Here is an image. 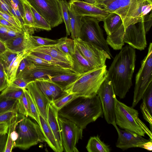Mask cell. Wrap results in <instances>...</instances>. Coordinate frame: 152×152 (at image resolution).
<instances>
[{
    "label": "cell",
    "mask_w": 152,
    "mask_h": 152,
    "mask_svg": "<svg viewBox=\"0 0 152 152\" xmlns=\"http://www.w3.org/2000/svg\"><path fill=\"white\" fill-rule=\"evenodd\" d=\"M136 60L135 49L126 45L116 55L107 70V77L113 85L115 95L120 99L125 97L132 86Z\"/></svg>",
    "instance_id": "obj_1"
},
{
    "label": "cell",
    "mask_w": 152,
    "mask_h": 152,
    "mask_svg": "<svg viewBox=\"0 0 152 152\" xmlns=\"http://www.w3.org/2000/svg\"><path fill=\"white\" fill-rule=\"evenodd\" d=\"M58 116L66 118L83 130L91 123L103 117L101 102L97 95L79 96L58 110Z\"/></svg>",
    "instance_id": "obj_2"
},
{
    "label": "cell",
    "mask_w": 152,
    "mask_h": 152,
    "mask_svg": "<svg viewBox=\"0 0 152 152\" xmlns=\"http://www.w3.org/2000/svg\"><path fill=\"white\" fill-rule=\"evenodd\" d=\"M106 65L83 73L65 91L79 96H92L97 95L101 85L107 77Z\"/></svg>",
    "instance_id": "obj_3"
},
{
    "label": "cell",
    "mask_w": 152,
    "mask_h": 152,
    "mask_svg": "<svg viewBox=\"0 0 152 152\" xmlns=\"http://www.w3.org/2000/svg\"><path fill=\"white\" fill-rule=\"evenodd\" d=\"M115 110L116 125L122 129L142 137H144L146 134L152 140L151 132L139 118L137 110L127 106L117 98Z\"/></svg>",
    "instance_id": "obj_4"
},
{
    "label": "cell",
    "mask_w": 152,
    "mask_h": 152,
    "mask_svg": "<svg viewBox=\"0 0 152 152\" xmlns=\"http://www.w3.org/2000/svg\"><path fill=\"white\" fill-rule=\"evenodd\" d=\"M16 130L18 137L15 142V147L26 150L45 141L39 124L28 117L19 114Z\"/></svg>",
    "instance_id": "obj_5"
},
{
    "label": "cell",
    "mask_w": 152,
    "mask_h": 152,
    "mask_svg": "<svg viewBox=\"0 0 152 152\" xmlns=\"http://www.w3.org/2000/svg\"><path fill=\"white\" fill-rule=\"evenodd\" d=\"M145 0H97L94 5L121 18L125 29L129 26L138 8Z\"/></svg>",
    "instance_id": "obj_6"
},
{
    "label": "cell",
    "mask_w": 152,
    "mask_h": 152,
    "mask_svg": "<svg viewBox=\"0 0 152 152\" xmlns=\"http://www.w3.org/2000/svg\"><path fill=\"white\" fill-rule=\"evenodd\" d=\"M147 55L141 62V66L135 77L132 104L134 107L142 99L145 90L152 82V43H150Z\"/></svg>",
    "instance_id": "obj_7"
},
{
    "label": "cell",
    "mask_w": 152,
    "mask_h": 152,
    "mask_svg": "<svg viewBox=\"0 0 152 152\" xmlns=\"http://www.w3.org/2000/svg\"><path fill=\"white\" fill-rule=\"evenodd\" d=\"M82 20L83 25L79 38L101 47L113 57L102 30L99 25L100 21L96 18L88 16H83Z\"/></svg>",
    "instance_id": "obj_8"
},
{
    "label": "cell",
    "mask_w": 152,
    "mask_h": 152,
    "mask_svg": "<svg viewBox=\"0 0 152 152\" xmlns=\"http://www.w3.org/2000/svg\"><path fill=\"white\" fill-rule=\"evenodd\" d=\"M25 0L45 19L51 28L63 22L59 0Z\"/></svg>",
    "instance_id": "obj_9"
},
{
    "label": "cell",
    "mask_w": 152,
    "mask_h": 152,
    "mask_svg": "<svg viewBox=\"0 0 152 152\" xmlns=\"http://www.w3.org/2000/svg\"><path fill=\"white\" fill-rule=\"evenodd\" d=\"M62 145L66 152H78L76 145L83 137V129L70 120L58 116Z\"/></svg>",
    "instance_id": "obj_10"
},
{
    "label": "cell",
    "mask_w": 152,
    "mask_h": 152,
    "mask_svg": "<svg viewBox=\"0 0 152 152\" xmlns=\"http://www.w3.org/2000/svg\"><path fill=\"white\" fill-rule=\"evenodd\" d=\"M97 95L99 98L104 119L108 124L115 123V107L116 98L113 85L107 77L100 87Z\"/></svg>",
    "instance_id": "obj_11"
},
{
    "label": "cell",
    "mask_w": 152,
    "mask_h": 152,
    "mask_svg": "<svg viewBox=\"0 0 152 152\" xmlns=\"http://www.w3.org/2000/svg\"><path fill=\"white\" fill-rule=\"evenodd\" d=\"M74 72H75L71 69L42 66L33 63L16 78H21L28 83L39 80L50 79L52 77L62 74Z\"/></svg>",
    "instance_id": "obj_12"
},
{
    "label": "cell",
    "mask_w": 152,
    "mask_h": 152,
    "mask_svg": "<svg viewBox=\"0 0 152 152\" xmlns=\"http://www.w3.org/2000/svg\"><path fill=\"white\" fill-rule=\"evenodd\" d=\"M77 49L94 68L105 65L107 59L111 57L101 47L93 43L84 41L80 38L74 39Z\"/></svg>",
    "instance_id": "obj_13"
},
{
    "label": "cell",
    "mask_w": 152,
    "mask_h": 152,
    "mask_svg": "<svg viewBox=\"0 0 152 152\" xmlns=\"http://www.w3.org/2000/svg\"><path fill=\"white\" fill-rule=\"evenodd\" d=\"M118 134L117 147L122 150L139 147L149 151L152 149V140L145 139L137 134L119 128L116 124L113 125Z\"/></svg>",
    "instance_id": "obj_14"
},
{
    "label": "cell",
    "mask_w": 152,
    "mask_h": 152,
    "mask_svg": "<svg viewBox=\"0 0 152 152\" xmlns=\"http://www.w3.org/2000/svg\"><path fill=\"white\" fill-rule=\"evenodd\" d=\"M144 18L138 24H131L125 29L124 43L135 49L140 50H144L147 45Z\"/></svg>",
    "instance_id": "obj_15"
},
{
    "label": "cell",
    "mask_w": 152,
    "mask_h": 152,
    "mask_svg": "<svg viewBox=\"0 0 152 152\" xmlns=\"http://www.w3.org/2000/svg\"><path fill=\"white\" fill-rule=\"evenodd\" d=\"M68 5L69 8L75 15L94 18L100 21H103L110 13L94 5L80 0H70Z\"/></svg>",
    "instance_id": "obj_16"
},
{
    "label": "cell",
    "mask_w": 152,
    "mask_h": 152,
    "mask_svg": "<svg viewBox=\"0 0 152 152\" xmlns=\"http://www.w3.org/2000/svg\"><path fill=\"white\" fill-rule=\"evenodd\" d=\"M26 89L31 95L39 115L48 122V110L50 102L39 88L35 81L29 83Z\"/></svg>",
    "instance_id": "obj_17"
},
{
    "label": "cell",
    "mask_w": 152,
    "mask_h": 152,
    "mask_svg": "<svg viewBox=\"0 0 152 152\" xmlns=\"http://www.w3.org/2000/svg\"><path fill=\"white\" fill-rule=\"evenodd\" d=\"M29 34L25 32L21 35L5 42L4 43L7 50L18 54L22 52L28 53L33 49L29 37Z\"/></svg>",
    "instance_id": "obj_18"
},
{
    "label": "cell",
    "mask_w": 152,
    "mask_h": 152,
    "mask_svg": "<svg viewBox=\"0 0 152 152\" xmlns=\"http://www.w3.org/2000/svg\"><path fill=\"white\" fill-rule=\"evenodd\" d=\"M31 52H36L46 54L72 66L73 61L71 57L63 53L56 44L50 45L43 46L34 48Z\"/></svg>",
    "instance_id": "obj_19"
},
{
    "label": "cell",
    "mask_w": 152,
    "mask_h": 152,
    "mask_svg": "<svg viewBox=\"0 0 152 152\" xmlns=\"http://www.w3.org/2000/svg\"><path fill=\"white\" fill-rule=\"evenodd\" d=\"M58 110L52 102H50L48 110V123L53 132L55 138L60 145L63 147L58 121Z\"/></svg>",
    "instance_id": "obj_20"
},
{
    "label": "cell",
    "mask_w": 152,
    "mask_h": 152,
    "mask_svg": "<svg viewBox=\"0 0 152 152\" xmlns=\"http://www.w3.org/2000/svg\"><path fill=\"white\" fill-rule=\"evenodd\" d=\"M39 116L41 124L40 127L44 137L45 141L54 151H63V148L57 142L48 122L41 115H39Z\"/></svg>",
    "instance_id": "obj_21"
},
{
    "label": "cell",
    "mask_w": 152,
    "mask_h": 152,
    "mask_svg": "<svg viewBox=\"0 0 152 152\" xmlns=\"http://www.w3.org/2000/svg\"><path fill=\"white\" fill-rule=\"evenodd\" d=\"M71 56L73 61L72 69L75 72L83 74L94 68L82 54L75 44L74 52Z\"/></svg>",
    "instance_id": "obj_22"
},
{
    "label": "cell",
    "mask_w": 152,
    "mask_h": 152,
    "mask_svg": "<svg viewBox=\"0 0 152 152\" xmlns=\"http://www.w3.org/2000/svg\"><path fill=\"white\" fill-rule=\"evenodd\" d=\"M104 28L107 36L116 31L123 24L121 18L116 13H110L103 20Z\"/></svg>",
    "instance_id": "obj_23"
},
{
    "label": "cell",
    "mask_w": 152,
    "mask_h": 152,
    "mask_svg": "<svg viewBox=\"0 0 152 152\" xmlns=\"http://www.w3.org/2000/svg\"><path fill=\"white\" fill-rule=\"evenodd\" d=\"M125 29L122 24L119 28L111 35L107 36L106 42L114 50H121L124 45Z\"/></svg>",
    "instance_id": "obj_24"
},
{
    "label": "cell",
    "mask_w": 152,
    "mask_h": 152,
    "mask_svg": "<svg viewBox=\"0 0 152 152\" xmlns=\"http://www.w3.org/2000/svg\"><path fill=\"white\" fill-rule=\"evenodd\" d=\"M82 74L75 72L62 74L52 77L50 80L65 91L68 87L75 82Z\"/></svg>",
    "instance_id": "obj_25"
},
{
    "label": "cell",
    "mask_w": 152,
    "mask_h": 152,
    "mask_svg": "<svg viewBox=\"0 0 152 152\" xmlns=\"http://www.w3.org/2000/svg\"><path fill=\"white\" fill-rule=\"evenodd\" d=\"M18 115L12 119L9 125L7 137L4 152H11L14 147L15 142L18 137V134L16 130Z\"/></svg>",
    "instance_id": "obj_26"
},
{
    "label": "cell",
    "mask_w": 152,
    "mask_h": 152,
    "mask_svg": "<svg viewBox=\"0 0 152 152\" xmlns=\"http://www.w3.org/2000/svg\"><path fill=\"white\" fill-rule=\"evenodd\" d=\"M86 148L88 152H110L111 150L109 146L101 141L98 135L90 137Z\"/></svg>",
    "instance_id": "obj_27"
},
{
    "label": "cell",
    "mask_w": 152,
    "mask_h": 152,
    "mask_svg": "<svg viewBox=\"0 0 152 152\" xmlns=\"http://www.w3.org/2000/svg\"><path fill=\"white\" fill-rule=\"evenodd\" d=\"M69 8V7H68ZM71 37L72 39L79 37L83 25V16L75 15L69 8Z\"/></svg>",
    "instance_id": "obj_28"
},
{
    "label": "cell",
    "mask_w": 152,
    "mask_h": 152,
    "mask_svg": "<svg viewBox=\"0 0 152 152\" xmlns=\"http://www.w3.org/2000/svg\"><path fill=\"white\" fill-rule=\"evenodd\" d=\"M28 53L22 52L18 54L13 59L8 66L6 72V75L9 85L15 78L20 63L27 55Z\"/></svg>",
    "instance_id": "obj_29"
},
{
    "label": "cell",
    "mask_w": 152,
    "mask_h": 152,
    "mask_svg": "<svg viewBox=\"0 0 152 152\" xmlns=\"http://www.w3.org/2000/svg\"><path fill=\"white\" fill-rule=\"evenodd\" d=\"M56 45L64 53L70 57L75 51V44L74 39L67 37H62L57 40Z\"/></svg>",
    "instance_id": "obj_30"
},
{
    "label": "cell",
    "mask_w": 152,
    "mask_h": 152,
    "mask_svg": "<svg viewBox=\"0 0 152 152\" xmlns=\"http://www.w3.org/2000/svg\"><path fill=\"white\" fill-rule=\"evenodd\" d=\"M23 93V89L10 85L1 91L0 99H14L20 100Z\"/></svg>",
    "instance_id": "obj_31"
},
{
    "label": "cell",
    "mask_w": 152,
    "mask_h": 152,
    "mask_svg": "<svg viewBox=\"0 0 152 152\" xmlns=\"http://www.w3.org/2000/svg\"><path fill=\"white\" fill-rule=\"evenodd\" d=\"M61 13L62 18L64 23L67 36L70 35L71 32L68 2L66 0H59Z\"/></svg>",
    "instance_id": "obj_32"
},
{
    "label": "cell",
    "mask_w": 152,
    "mask_h": 152,
    "mask_svg": "<svg viewBox=\"0 0 152 152\" xmlns=\"http://www.w3.org/2000/svg\"><path fill=\"white\" fill-rule=\"evenodd\" d=\"M29 5L34 16L35 23L34 28L41 29L48 31L51 30L52 28L45 19L31 6Z\"/></svg>",
    "instance_id": "obj_33"
},
{
    "label": "cell",
    "mask_w": 152,
    "mask_h": 152,
    "mask_svg": "<svg viewBox=\"0 0 152 152\" xmlns=\"http://www.w3.org/2000/svg\"><path fill=\"white\" fill-rule=\"evenodd\" d=\"M29 37L33 49L43 46L54 45L56 44L58 42L57 40H53L38 36H34L30 34L29 35Z\"/></svg>",
    "instance_id": "obj_34"
},
{
    "label": "cell",
    "mask_w": 152,
    "mask_h": 152,
    "mask_svg": "<svg viewBox=\"0 0 152 152\" xmlns=\"http://www.w3.org/2000/svg\"><path fill=\"white\" fill-rule=\"evenodd\" d=\"M23 89V93L21 99L18 100L17 108L18 113L28 117L31 118L28 101Z\"/></svg>",
    "instance_id": "obj_35"
},
{
    "label": "cell",
    "mask_w": 152,
    "mask_h": 152,
    "mask_svg": "<svg viewBox=\"0 0 152 152\" xmlns=\"http://www.w3.org/2000/svg\"><path fill=\"white\" fill-rule=\"evenodd\" d=\"M29 53L45 59L50 62L55 64L61 68L72 69V66L71 65L60 61L48 55L36 52H31Z\"/></svg>",
    "instance_id": "obj_36"
},
{
    "label": "cell",
    "mask_w": 152,
    "mask_h": 152,
    "mask_svg": "<svg viewBox=\"0 0 152 152\" xmlns=\"http://www.w3.org/2000/svg\"><path fill=\"white\" fill-rule=\"evenodd\" d=\"M24 15L23 20L25 26L28 28L32 29L34 26V21L33 13L28 2L23 0Z\"/></svg>",
    "instance_id": "obj_37"
},
{
    "label": "cell",
    "mask_w": 152,
    "mask_h": 152,
    "mask_svg": "<svg viewBox=\"0 0 152 152\" xmlns=\"http://www.w3.org/2000/svg\"><path fill=\"white\" fill-rule=\"evenodd\" d=\"M44 80L49 89L53 93L54 97V101L68 94L60 86L52 82L50 79Z\"/></svg>",
    "instance_id": "obj_38"
},
{
    "label": "cell",
    "mask_w": 152,
    "mask_h": 152,
    "mask_svg": "<svg viewBox=\"0 0 152 152\" xmlns=\"http://www.w3.org/2000/svg\"><path fill=\"white\" fill-rule=\"evenodd\" d=\"M28 99L31 118L34 119L41 126L39 114L32 97L29 91L26 88L24 89Z\"/></svg>",
    "instance_id": "obj_39"
},
{
    "label": "cell",
    "mask_w": 152,
    "mask_h": 152,
    "mask_svg": "<svg viewBox=\"0 0 152 152\" xmlns=\"http://www.w3.org/2000/svg\"><path fill=\"white\" fill-rule=\"evenodd\" d=\"M18 54L7 50L0 56V63L3 66L6 72L11 63Z\"/></svg>",
    "instance_id": "obj_40"
},
{
    "label": "cell",
    "mask_w": 152,
    "mask_h": 152,
    "mask_svg": "<svg viewBox=\"0 0 152 152\" xmlns=\"http://www.w3.org/2000/svg\"><path fill=\"white\" fill-rule=\"evenodd\" d=\"M18 100L14 99H0V114L14 109L17 106Z\"/></svg>",
    "instance_id": "obj_41"
},
{
    "label": "cell",
    "mask_w": 152,
    "mask_h": 152,
    "mask_svg": "<svg viewBox=\"0 0 152 152\" xmlns=\"http://www.w3.org/2000/svg\"><path fill=\"white\" fill-rule=\"evenodd\" d=\"M26 57L34 64L37 65L48 67L61 68L55 64L34 55L30 53H27Z\"/></svg>",
    "instance_id": "obj_42"
},
{
    "label": "cell",
    "mask_w": 152,
    "mask_h": 152,
    "mask_svg": "<svg viewBox=\"0 0 152 152\" xmlns=\"http://www.w3.org/2000/svg\"><path fill=\"white\" fill-rule=\"evenodd\" d=\"M142 102L144 104L149 112L152 114V82L145 91L142 98Z\"/></svg>",
    "instance_id": "obj_43"
},
{
    "label": "cell",
    "mask_w": 152,
    "mask_h": 152,
    "mask_svg": "<svg viewBox=\"0 0 152 152\" xmlns=\"http://www.w3.org/2000/svg\"><path fill=\"white\" fill-rule=\"evenodd\" d=\"M35 82L39 88L50 102H54L55 101L54 96L47 86L45 81L44 80H39Z\"/></svg>",
    "instance_id": "obj_44"
},
{
    "label": "cell",
    "mask_w": 152,
    "mask_h": 152,
    "mask_svg": "<svg viewBox=\"0 0 152 152\" xmlns=\"http://www.w3.org/2000/svg\"><path fill=\"white\" fill-rule=\"evenodd\" d=\"M18 115L17 106L14 109L0 114V124L9 125L12 119Z\"/></svg>",
    "instance_id": "obj_45"
},
{
    "label": "cell",
    "mask_w": 152,
    "mask_h": 152,
    "mask_svg": "<svg viewBox=\"0 0 152 152\" xmlns=\"http://www.w3.org/2000/svg\"><path fill=\"white\" fill-rule=\"evenodd\" d=\"M79 96L74 94L68 93L52 103L58 110L69 102Z\"/></svg>",
    "instance_id": "obj_46"
},
{
    "label": "cell",
    "mask_w": 152,
    "mask_h": 152,
    "mask_svg": "<svg viewBox=\"0 0 152 152\" xmlns=\"http://www.w3.org/2000/svg\"><path fill=\"white\" fill-rule=\"evenodd\" d=\"M9 85L6 72L3 66L0 63V92Z\"/></svg>",
    "instance_id": "obj_47"
},
{
    "label": "cell",
    "mask_w": 152,
    "mask_h": 152,
    "mask_svg": "<svg viewBox=\"0 0 152 152\" xmlns=\"http://www.w3.org/2000/svg\"><path fill=\"white\" fill-rule=\"evenodd\" d=\"M140 108L144 119L149 124L151 131V132L152 128V114L149 112L143 102H142L140 106Z\"/></svg>",
    "instance_id": "obj_48"
},
{
    "label": "cell",
    "mask_w": 152,
    "mask_h": 152,
    "mask_svg": "<svg viewBox=\"0 0 152 152\" xmlns=\"http://www.w3.org/2000/svg\"><path fill=\"white\" fill-rule=\"evenodd\" d=\"M0 16L17 28L23 31L20 24L14 17L1 12H0Z\"/></svg>",
    "instance_id": "obj_49"
},
{
    "label": "cell",
    "mask_w": 152,
    "mask_h": 152,
    "mask_svg": "<svg viewBox=\"0 0 152 152\" xmlns=\"http://www.w3.org/2000/svg\"><path fill=\"white\" fill-rule=\"evenodd\" d=\"M32 63L30 60L26 57V56L24 57L20 63L17 71L16 76L22 72L30 66Z\"/></svg>",
    "instance_id": "obj_50"
},
{
    "label": "cell",
    "mask_w": 152,
    "mask_h": 152,
    "mask_svg": "<svg viewBox=\"0 0 152 152\" xmlns=\"http://www.w3.org/2000/svg\"><path fill=\"white\" fill-rule=\"evenodd\" d=\"M28 84L25 80L21 78H15L10 85L16 87L23 89L26 88Z\"/></svg>",
    "instance_id": "obj_51"
},
{
    "label": "cell",
    "mask_w": 152,
    "mask_h": 152,
    "mask_svg": "<svg viewBox=\"0 0 152 152\" xmlns=\"http://www.w3.org/2000/svg\"><path fill=\"white\" fill-rule=\"evenodd\" d=\"M0 25L6 27L11 30L18 31L23 32L17 28L13 25L4 19L0 16Z\"/></svg>",
    "instance_id": "obj_52"
},
{
    "label": "cell",
    "mask_w": 152,
    "mask_h": 152,
    "mask_svg": "<svg viewBox=\"0 0 152 152\" xmlns=\"http://www.w3.org/2000/svg\"><path fill=\"white\" fill-rule=\"evenodd\" d=\"M152 14L151 11L150 15H146L144 19V26L146 33L150 30L152 24Z\"/></svg>",
    "instance_id": "obj_53"
},
{
    "label": "cell",
    "mask_w": 152,
    "mask_h": 152,
    "mask_svg": "<svg viewBox=\"0 0 152 152\" xmlns=\"http://www.w3.org/2000/svg\"><path fill=\"white\" fill-rule=\"evenodd\" d=\"M0 12L14 17L10 11L9 6L4 0H0Z\"/></svg>",
    "instance_id": "obj_54"
},
{
    "label": "cell",
    "mask_w": 152,
    "mask_h": 152,
    "mask_svg": "<svg viewBox=\"0 0 152 152\" xmlns=\"http://www.w3.org/2000/svg\"><path fill=\"white\" fill-rule=\"evenodd\" d=\"M7 137V133L0 134V152H4Z\"/></svg>",
    "instance_id": "obj_55"
},
{
    "label": "cell",
    "mask_w": 152,
    "mask_h": 152,
    "mask_svg": "<svg viewBox=\"0 0 152 152\" xmlns=\"http://www.w3.org/2000/svg\"><path fill=\"white\" fill-rule=\"evenodd\" d=\"M10 29L0 25V40L4 42L7 40V36L8 31Z\"/></svg>",
    "instance_id": "obj_56"
},
{
    "label": "cell",
    "mask_w": 152,
    "mask_h": 152,
    "mask_svg": "<svg viewBox=\"0 0 152 152\" xmlns=\"http://www.w3.org/2000/svg\"><path fill=\"white\" fill-rule=\"evenodd\" d=\"M8 128L9 125L7 124H0V134H7Z\"/></svg>",
    "instance_id": "obj_57"
},
{
    "label": "cell",
    "mask_w": 152,
    "mask_h": 152,
    "mask_svg": "<svg viewBox=\"0 0 152 152\" xmlns=\"http://www.w3.org/2000/svg\"><path fill=\"white\" fill-rule=\"evenodd\" d=\"M7 50V49L4 42L0 40V56Z\"/></svg>",
    "instance_id": "obj_58"
},
{
    "label": "cell",
    "mask_w": 152,
    "mask_h": 152,
    "mask_svg": "<svg viewBox=\"0 0 152 152\" xmlns=\"http://www.w3.org/2000/svg\"><path fill=\"white\" fill-rule=\"evenodd\" d=\"M84 1L86 3L93 5H94L96 2L95 0H84Z\"/></svg>",
    "instance_id": "obj_59"
},
{
    "label": "cell",
    "mask_w": 152,
    "mask_h": 152,
    "mask_svg": "<svg viewBox=\"0 0 152 152\" xmlns=\"http://www.w3.org/2000/svg\"><path fill=\"white\" fill-rule=\"evenodd\" d=\"M95 1H96V0H95Z\"/></svg>",
    "instance_id": "obj_60"
}]
</instances>
